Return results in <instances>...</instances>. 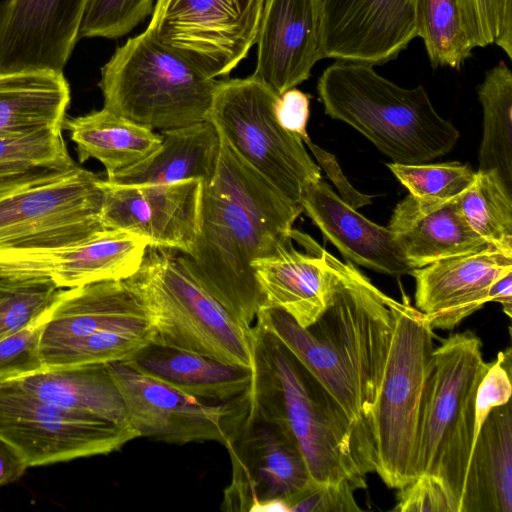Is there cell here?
<instances>
[{
  "label": "cell",
  "mask_w": 512,
  "mask_h": 512,
  "mask_svg": "<svg viewBox=\"0 0 512 512\" xmlns=\"http://www.w3.org/2000/svg\"><path fill=\"white\" fill-rule=\"evenodd\" d=\"M252 352V381L245 393L251 408L297 446L312 480L365 488V475L377 467L373 437L349 419L279 339L256 323Z\"/></svg>",
  "instance_id": "cell-2"
},
{
  "label": "cell",
  "mask_w": 512,
  "mask_h": 512,
  "mask_svg": "<svg viewBox=\"0 0 512 512\" xmlns=\"http://www.w3.org/2000/svg\"><path fill=\"white\" fill-rule=\"evenodd\" d=\"M122 363L187 395L214 403L239 399L252 381L250 368L153 342Z\"/></svg>",
  "instance_id": "cell-25"
},
{
  "label": "cell",
  "mask_w": 512,
  "mask_h": 512,
  "mask_svg": "<svg viewBox=\"0 0 512 512\" xmlns=\"http://www.w3.org/2000/svg\"><path fill=\"white\" fill-rule=\"evenodd\" d=\"M63 129L76 145L80 163L94 158L109 177L150 155L161 143L159 133L106 108L66 118Z\"/></svg>",
  "instance_id": "cell-30"
},
{
  "label": "cell",
  "mask_w": 512,
  "mask_h": 512,
  "mask_svg": "<svg viewBox=\"0 0 512 512\" xmlns=\"http://www.w3.org/2000/svg\"><path fill=\"white\" fill-rule=\"evenodd\" d=\"M152 11L153 0H90L79 37H122Z\"/></svg>",
  "instance_id": "cell-39"
},
{
  "label": "cell",
  "mask_w": 512,
  "mask_h": 512,
  "mask_svg": "<svg viewBox=\"0 0 512 512\" xmlns=\"http://www.w3.org/2000/svg\"><path fill=\"white\" fill-rule=\"evenodd\" d=\"M293 236L277 250L251 263L263 297L261 305L281 309L300 326L310 327L327 307L331 270L322 249L309 240L308 252L297 250Z\"/></svg>",
  "instance_id": "cell-23"
},
{
  "label": "cell",
  "mask_w": 512,
  "mask_h": 512,
  "mask_svg": "<svg viewBox=\"0 0 512 512\" xmlns=\"http://www.w3.org/2000/svg\"><path fill=\"white\" fill-rule=\"evenodd\" d=\"M394 511L459 512L458 505L443 483L430 475H418L398 489Z\"/></svg>",
  "instance_id": "cell-43"
},
{
  "label": "cell",
  "mask_w": 512,
  "mask_h": 512,
  "mask_svg": "<svg viewBox=\"0 0 512 512\" xmlns=\"http://www.w3.org/2000/svg\"><path fill=\"white\" fill-rule=\"evenodd\" d=\"M220 140L215 175L203 186L198 235L188 254L179 253L204 287L252 329L263 297L251 263L293 236L303 209Z\"/></svg>",
  "instance_id": "cell-1"
},
{
  "label": "cell",
  "mask_w": 512,
  "mask_h": 512,
  "mask_svg": "<svg viewBox=\"0 0 512 512\" xmlns=\"http://www.w3.org/2000/svg\"><path fill=\"white\" fill-rule=\"evenodd\" d=\"M510 272L512 256L493 247L415 268L416 307L433 329L452 330L489 302L490 286Z\"/></svg>",
  "instance_id": "cell-21"
},
{
  "label": "cell",
  "mask_w": 512,
  "mask_h": 512,
  "mask_svg": "<svg viewBox=\"0 0 512 512\" xmlns=\"http://www.w3.org/2000/svg\"><path fill=\"white\" fill-rule=\"evenodd\" d=\"M90 0L0 2V73L63 72Z\"/></svg>",
  "instance_id": "cell-18"
},
{
  "label": "cell",
  "mask_w": 512,
  "mask_h": 512,
  "mask_svg": "<svg viewBox=\"0 0 512 512\" xmlns=\"http://www.w3.org/2000/svg\"><path fill=\"white\" fill-rule=\"evenodd\" d=\"M123 398L130 424L139 437L169 444L228 443L238 399L207 402L143 375L122 362L106 364Z\"/></svg>",
  "instance_id": "cell-15"
},
{
  "label": "cell",
  "mask_w": 512,
  "mask_h": 512,
  "mask_svg": "<svg viewBox=\"0 0 512 512\" xmlns=\"http://www.w3.org/2000/svg\"><path fill=\"white\" fill-rule=\"evenodd\" d=\"M255 323L279 339L336 399L349 419L373 437L363 417L356 387L339 357L326 343L275 307L261 305Z\"/></svg>",
  "instance_id": "cell-31"
},
{
  "label": "cell",
  "mask_w": 512,
  "mask_h": 512,
  "mask_svg": "<svg viewBox=\"0 0 512 512\" xmlns=\"http://www.w3.org/2000/svg\"><path fill=\"white\" fill-rule=\"evenodd\" d=\"M138 437L132 426L63 409L13 379L0 380V438L28 467L107 455Z\"/></svg>",
  "instance_id": "cell-12"
},
{
  "label": "cell",
  "mask_w": 512,
  "mask_h": 512,
  "mask_svg": "<svg viewBox=\"0 0 512 512\" xmlns=\"http://www.w3.org/2000/svg\"><path fill=\"white\" fill-rule=\"evenodd\" d=\"M161 143L147 157L105 180L112 184H172L200 180L208 185L216 172L220 135L210 121L160 130Z\"/></svg>",
  "instance_id": "cell-26"
},
{
  "label": "cell",
  "mask_w": 512,
  "mask_h": 512,
  "mask_svg": "<svg viewBox=\"0 0 512 512\" xmlns=\"http://www.w3.org/2000/svg\"><path fill=\"white\" fill-rule=\"evenodd\" d=\"M61 128L0 134V179L33 170L64 168L71 158Z\"/></svg>",
  "instance_id": "cell-35"
},
{
  "label": "cell",
  "mask_w": 512,
  "mask_h": 512,
  "mask_svg": "<svg viewBox=\"0 0 512 512\" xmlns=\"http://www.w3.org/2000/svg\"><path fill=\"white\" fill-rule=\"evenodd\" d=\"M489 302L499 303L504 313L512 317V272L497 279L489 289Z\"/></svg>",
  "instance_id": "cell-47"
},
{
  "label": "cell",
  "mask_w": 512,
  "mask_h": 512,
  "mask_svg": "<svg viewBox=\"0 0 512 512\" xmlns=\"http://www.w3.org/2000/svg\"><path fill=\"white\" fill-rule=\"evenodd\" d=\"M457 197L422 200L408 193L396 205L387 227L412 269L492 248L469 226Z\"/></svg>",
  "instance_id": "cell-24"
},
{
  "label": "cell",
  "mask_w": 512,
  "mask_h": 512,
  "mask_svg": "<svg viewBox=\"0 0 512 512\" xmlns=\"http://www.w3.org/2000/svg\"><path fill=\"white\" fill-rule=\"evenodd\" d=\"M490 364L473 332L450 335L434 349L421 408L415 474L440 480L459 511L474 444L477 389Z\"/></svg>",
  "instance_id": "cell-5"
},
{
  "label": "cell",
  "mask_w": 512,
  "mask_h": 512,
  "mask_svg": "<svg viewBox=\"0 0 512 512\" xmlns=\"http://www.w3.org/2000/svg\"><path fill=\"white\" fill-rule=\"evenodd\" d=\"M70 101L63 72L0 73V134L63 129Z\"/></svg>",
  "instance_id": "cell-29"
},
{
  "label": "cell",
  "mask_w": 512,
  "mask_h": 512,
  "mask_svg": "<svg viewBox=\"0 0 512 512\" xmlns=\"http://www.w3.org/2000/svg\"><path fill=\"white\" fill-rule=\"evenodd\" d=\"M386 165L410 195L422 200L455 198L471 185L475 177V171L459 162L438 164L392 162Z\"/></svg>",
  "instance_id": "cell-37"
},
{
  "label": "cell",
  "mask_w": 512,
  "mask_h": 512,
  "mask_svg": "<svg viewBox=\"0 0 512 512\" xmlns=\"http://www.w3.org/2000/svg\"><path fill=\"white\" fill-rule=\"evenodd\" d=\"M41 322L44 368L122 362L152 337L148 311L126 279L61 289Z\"/></svg>",
  "instance_id": "cell-6"
},
{
  "label": "cell",
  "mask_w": 512,
  "mask_h": 512,
  "mask_svg": "<svg viewBox=\"0 0 512 512\" xmlns=\"http://www.w3.org/2000/svg\"><path fill=\"white\" fill-rule=\"evenodd\" d=\"M311 96L299 89L291 88L281 95L275 105V115L278 123L287 131L306 139L307 122L310 114Z\"/></svg>",
  "instance_id": "cell-44"
},
{
  "label": "cell",
  "mask_w": 512,
  "mask_h": 512,
  "mask_svg": "<svg viewBox=\"0 0 512 512\" xmlns=\"http://www.w3.org/2000/svg\"><path fill=\"white\" fill-rule=\"evenodd\" d=\"M483 109L479 171H495L512 190V72L500 62L478 87Z\"/></svg>",
  "instance_id": "cell-32"
},
{
  "label": "cell",
  "mask_w": 512,
  "mask_h": 512,
  "mask_svg": "<svg viewBox=\"0 0 512 512\" xmlns=\"http://www.w3.org/2000/svg\"><path fill=\"white\" fill-rule=\"evenodd\" d=\"M459 512H512V405L493 408L474 441Z\"/></svg>",
  "instance_id": "cell-27"
},
{
  "label": "cell",
  "mask_w": 512,
  "mask_h": 512,
  "mask_svg": "<svg viewBox=\"0 0 512 512\" xmlns=\"http://www.w3.org/2000/svg\"><path fill=\"white\" fill-rule=\"evenodd\" d=\"M416 33L435 68L460 69L473 50L459 0H416Z\"/></svg>",
  "instance_id": "cell-34"
},
{
  "label": "cell",
  "mask_w": 512,
  "mask_h": 512,
  "mask_svg": "<svg viewBox=\"0 0 512 512\" xmlns=\"http://www.w3.org/2000/svg\"><path fill=\"white\" fill-rule=\"evenodd\" d=\"M356 489L348 481L320 483L310 480L284 501L286 512H357Z\"/></svg>",
  "instance_id": "cell-41"
},
{
  "label": "cell",
  "mask_w": 512,
  "mask_h": 512,
  "mask_svg": "<svg viewBox=\"0 0 512 512\" xmlns=\"http://www.w3.org/2000/svg\"><path fill=\"white\" fill-rule=\"evenodd\" d=\"M324 256L331 270L329 300L322 315L308 329L343 363L358 392L363 417L370 425L394 327L391 297L352 262L343 263L325 250Z\"/></svg>",
  "instance_id": "cell-10"
},
{
  "label": "cell",
  "mask_w": 512,
  "mask_h": 512,
  "mask_svg": "<svg viewBox=\"0 0 512 512\" xmlns=\"http://www.w3.org/2000/svg\"><path fill=\"white\" fill-rule=\"evenodd\" d=\"M299 204L325 238L350 262L393 277L413 270L393 232L365 218L322 179L302 187Z\"/></svg>",
  "instance_id": "cell-22"
},
{
  "label": "cell",
  "mask_w": 512,
  "mask_h": 512,
  "mask_svg": "<svg viewBox=\"0 0 512 512\" xmlns=\"http://www.w3.org/2000/svg\"><path fill=\"white\" fill-rule=\"evenodd\" d=\"M469 226L488 244L512 256V190L495 171H476L458 197Z\"/></svg>",
  "instance_id": "cell-33"
},
{
  "label": "cell",
  "mask_w": 512,
  "mask_h": 512,
  "mask_svg": "<svg viewBox=\"0 0 512 512\" xmlns=\"http://www.w3.org/2000/svg\"><path fill=\"white\" fill-rule=\"evenodd\" d=\"M394 327L370 427L376 473L390 488L400 489L415 477L418 427L432 369L434 333L426 316L403 295L391 298Z\"/></svg>",
  "instance_id": "cell-8"
},
{
  "label": "cell",
  "mask_w": 512,
  "mask_h": 512,
  "mask_svg": "<svg viewBox=\"0 0 512 512\" xmlns=\"http://www.w3.org/2000/svg\"><path fill=\"white\" fill-rule=\"evenodd\" d=\"M41 319L0 339V380L29 375L44 368L41 352Z\"/></svg>",
  "instance_id": "cell-40"
},
{
  "label": "cell",
  "mask_w": 512,
  "mask_h": 512,
  "mask_svg": "<svg viewBox=\"0 0 512 512\" xmlns=\"http://www.w3.org/2000/svg\"><path fill=\"white\" fill-rule=\"evenodd\" d=\"M101 222L144 237L149 247L188 254L199 231L203 183L120 185L103 181Z\"/></svg>",
  "instance_id": "cell-17"
},
{
  "label": "cell",
  "mask_w": 512,
  "mask_h": 512,
  "mask_svg": "<svg viewBox=\"0 0 512 512\" xmlns=\"http://www.w3.org/2000/svg\"><path fill=\"white\" fill-rule=\"evenodd\" d=\"M219 80L152 40L145 31L101 68L104 108L151 130L208 121Z\"/></svg>",
  "instance_id": "cell-7"
},
{
  "label": "cell",
  "mask_w": 512,
  "mask_h": 512,
  "mask_svg": "<svg viewBox=\"0 0 512 512\" xmlns=\"http://www.w3.org/2000/svg\"><path fill=\"white\" fill-rule=\"evenodd\" d=\"M279 95L250 76L219 81L208 121L253 169L299 204L302 187L322 179L303 140L277 121Z\"/></svg>",
  "instance_id": "cell-11"
},
{
  "label": "cell",
  "mask_w": 512,
  "mask_h": 512,
  "mask_svg": "<svg viewBox=\"0 0 512 512\" xmlns=\"http://www.w3.org/2000/svg\"><path fill=\"white\" fill-rule=\"evenodd\" d=\"M27 468L20 454L0 438V488L19 480Z\"/></svg>",
  "instance_id": "cell-46"
},
{
  "label": "cell",
  "mask_w": 512,
  "mask_h": 512,
  "mask_svg": "<svg viewBox=\"0 0 512 512\" xmlns=\"http://www.w3.org/2000/svg\"><path fill=\"white\" fill-rule=\"evenodd\" d=\"M416 36V0L322 2V58L382 65Z\"/></svg>",
  "instance_id": "cell-19"
},
{
  "label": "cell",
  "mask_w": 512,
  "mask_h": 512,
  "mask_svg": "<svg viewBox=\"0 0 512 512\" xmlns=\"http://www.w3.org/2000/svg\"><path fill=\"white\" fill-rule=\"evenodd\" d=\"M103 181L77 163L0 179V250L54 248L106 229Z\"/></svg>",
  "instance_id": "cell-9"
},
{
  "label": "cell",
  "mask_w": 512,
  "mask_h": 512,
  "mask_svg": "<svg viewBox=\"0 0 512 512\" xmlns=\"http://www.w3.org/2000/svg\"><path fill=\"white\" fill-rule=\"evenodd\" d=\"M149 241L104 229L77 243L44 249L0 250V278L48 280L67 289L107 280H125L139 269Z\"/></svg>",
  "instance_id": "cell-16"
},
{
  "label": "cell",
  "mask_w": 512,
  "mask_h": 512,
  "mask_svg": "<svg viewBox=\"0 0 512 512\" xmlns=\"http://www.w3.org/2000/svg\"><path fill=\"white\" fill-rule=\"evenodd\" d=\"M321 167L336 186L339 197L354 209L371 204L370 196L357 191L342 173L334 155L314 144L309 137L303 140Z\"/></svg>",
  "instance_id": "cell-45"
},
{
  "label": "cell",
  "mask_w": 512,
  "mask_h": 512,
  "mask_svg": "<svg viewBox=\"0 0 512 512\" xmlns=\"http://www.w3.org/2000/svg\"><path fill=\"white\" fill-rule=\"evenodd\" d=\"M512 352L500 351L482 378L476 394L474 441L490 411L511 400Z\"/></svg>",
  "instance_id": "cell-42"
},
{
  "label": "cell",
  "mask_w": 512,
  "mask_h": 512,
  "mask_svg": "<svg viewBox=\"0 0 512 512\" xmlns=\"http://www.w3.org/2000/svg\"><path fill=\"white\" fill-rule=\"evenodd\" d=\"M317 91L328 116L356 129L394 163L433 160L450 152L459 139L423 86L400 87L373 65L337 61L323 71Z\"/></svg>",
  "instance_id": "cell-3"
},
{
  "label": "cell",
  "mask_w": 512,
  "mask_h": 512,
  "mask_svg": "<svg viewBox=\"0 0 512 512\" xmlns=\"http://www.w3.org/2000/svg\"><path fill=\"white\" fill-rule=\"evenodd\" d=\"M323 0H264L251 75L278 95L306 81L321 57Z\"/></svg>",
  "instance_id": "cell-20"
},
{
  "label": "cell",
  "mask_w": 512,
  "mask_h": 512,
  "mask_svg": "<svg viewBox=\"0 0 512 512\" xmlns=\"http://www.w3.org/2000/svg\"><path fill=\"white\" fill-rule=\"evenodd\" d=\"M13 380L52 405L132 426L106 364L43 368Z\"/></svg>",
  "instance_id": "cell-28"
},
{
  "label": "cell",
  "mask_w": 512,
  "mask_h": 512,
  "mask_svg": "<svg viewBox=\"0 0 512 512\" xmlns=\"http://www.w3.org/2000/svg\"><path fill=\"white\" fill-rule=\"evenodd\" d=\"M126 280L148 311L150 342L252 369L253 328L241 324L204 287L178 251L148 247L139 269Z\"/></svg>",
  "instance_id": "cell-4"
},
{
  "label": "cell",
  "mask_w": 512,
  "mask_h": 512,
  "mask_svg": "<svg viewBox=\"0 0 512 512\" xmlns=\"http://www.w3.org/2000/svg\"><path fill=\"white\" fill-rule=\"evenodd\" d=\"M264 0H157L145 33L212 78L255 44Z\"/></svg>",
  "instance_id": "cell-13"
},
{
  "label": "cell",
  "mask_w": 512,
  "mask_h": 512,
  "mask_svg": "<svg viewBox=\"0 0 512 512\" xmlns=\"http://www.w3.org/2000/svg\"><path fill=\"white\" fill-rule=\"evenodd\" d=\"M232 480L222 509L275 511L276 502L304 487L310 480L297 446L274 424L251 408L245 394L228 443Z\"/></svg>",
  "instance_id": "cell-14"
},
{
  "label": "cell",
  "mask_w": 512,
  "mask_h": 512,
  "mask_svg": "<svg viewBox=\"0 0 512 512\" xmlns=\"http://www.w3.org/2000/svg\"><path fill=\"white\" fill-rule=\"evenodd\" d=\"M472 48L495 44L512 59V0H459Z\"/></svg>",
  "instance_id": "cell-38"
},
{
  "label": "cell",
  "mask_w": 512,
  "mask_h": 512,
  "mask_svg": "<svg viewBox=\"0 0 512 512\" xmlns=\"http://www.w3.org/2000/svg\"><path fill=\"white\" fill-rule=\"evenodd\" d=\"M60 290L48 280L0 278V339L38 322Z\"/></svg>",
  "instance_id": "cell-36"
}]
</instances>
